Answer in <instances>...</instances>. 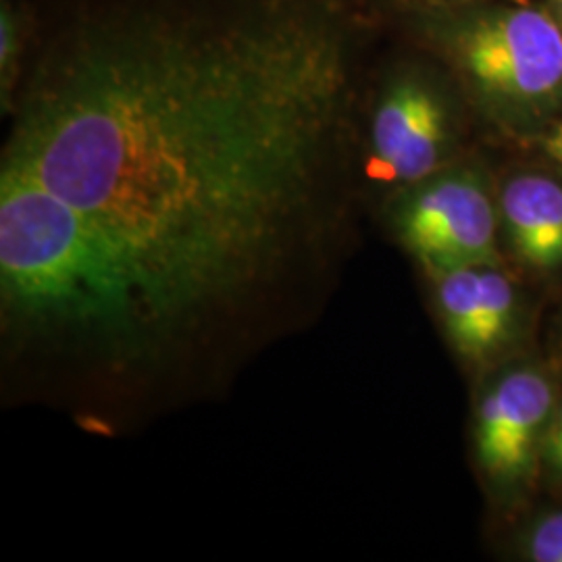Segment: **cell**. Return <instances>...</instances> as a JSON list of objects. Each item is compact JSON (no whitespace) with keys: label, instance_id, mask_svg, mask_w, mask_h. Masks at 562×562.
Listing matches in <instances>:
<instances>
[{"label":"cell","instance_id":"3957f363","mask_svg":"<svg viewBox=\"0 0 562 562\" xmlns=\"http://www.w3.org/2000/svg\"><path fill=\"white\" fill-rule=\"evenodd\" d=\"M501 211L477 171L450 169L411 186L396 211L408 252L436 278L446 271L501 262Z\"/></svg>","mask_w":562,"mask_h":562},{"label":"cell","instance_id":"4fadbf2b","mask_svg":"<svg viewBox=\"0 0 562 562\" xmlns=\"http://www.w3.org/2000/svg\"><path fill=\"white\" fill-rule=\"evenodd\" d=\"M425 2H438V4H443V2H454V0H425Z\"/></svg>","mask_w":562,"mask_h":562},{"label":"cell","instance_id":"52a82bcc","mask_svg":"<svg viewBox=\"0 0 562 562\" xmlns=\"http://www.w3.org/2000/svg\"><path fill=\"white\" fill-rule=\"evenodd\" d=\"M501 225L515 257L536 271L562 267V183L546 173H519L504 183Z\"/></svg>","mask_w":562,"mask_h":562},{"label":"cell","instance_id":"5b68a950","mask_svg":"<svg viewBox=\"0 0 562 562\" xmlns=\"http://www.w3.org/2000/svg\"><path fill=\"white\" fill-rule=\"evenodd\" d=\"M450 140L452 125L442 94L417 76H404L378 102L369 173L411 188L440 171Z\"/></svg>","mask_w":562,"mask_h":562},{"label":"cell","instance_id":"7a4b0ae2","mask_svg":"<svg viewBox=\"0 0 562 562\" xmlns=\"http://www.w3.org/2000/svg\"><path fill=\"white\" fill-rule=\"evenodd\" d=\"M464 76L508 120L540 117L562 101V27L529 7L492 9L457 32Z\"/></svg>","mask_w":562,"mask_h":562},{"label":"cell","instance_id":"9c48e42d","mask_svg":"<svg viewBox=\"0 0 562 562\" xmlns=\"http://www.w3.org/2000/svg\"><path fill=\"white\" fill-rule=\"evenodd\" d=\"M18 55H20V30L18 20L11 7L2 4V18H0V74H2V99L7 97V90L11 92L15 71H18Z\"/></svg>","mask_w":562,"mask_h":562},{"label":"cell","instance_id":"ba28073f","mask_svg":"<svg viewBox=\"0 0 562 562\" xmlns=\"http://www.w3.org/2000/svg\"><path fill=\"white\" fill-rule=\"evenodd\" d=\"M519 550L527 561L562 562V510L531 522L522 533Z\"/></svg>","mask_w":562,"mask_h":562},{"label":"cell","instance_id":"277c9868","mask_svg":"<svg viewBox=\"0 0 562 562\" xmlns=\"http://www.w3.org/2000/svg\"><path fill=\"white\" fill-rule=\"evenodd\" d=\"M557 406V385L540 367H517L490 385L477 408L475 448L492 482L519 487L531 480Z\"/></svg>","mask_w":562,"mask_h":562},{"label":"cell","instance_id":"8992f818","mask_svg":"<svg viewBox=\"0 0 562 562\" xmlns=\"http://www.w3.org/2000/svg\"><path fill=\"white\" fill-rule=\"evenodd\" d=\"M443 329L457 352L473 362L501 357L517 340L521 301L501 262L461 267L436 276Z\"/></svg>","mask_w":562,"mask_h":562},{"label":"cell","instance_id":"8fae6325","mask_svg":"<svg viewBox=\"0 0 562 562\" xmlns=\"http://www.w3.org/2000/svg\"><path fill=\"white\" fill-rule=\"evenodd\" d=\"M548 155H550V157H552L554 161L562 162V148H557V150H550Z\"/></svg>","mask_w":562,"mask_h":562},{"label":"cell","instance_id":"30bf717a","mask_svg":"<svg viewBox=\"0 0 562 562\" xmlns=\"http://www.w3.org/2000/svg\"><path fill=\"white\" fill-rule=\"evenodd\" d=\"M543 459L550 464L552 473L562 482V404L557 406L552 422L543 440Z\"/></svg>","mask_w":562,"mask_h":562},{"label":"cell","instance_id":"7c38bea8","mask_svg":"<svg viewBox=\"0 0 562 562\" xmlns=\"http://www.w3.org/2000/svg\"><path fill=\"white\" fill-rule=\"evenodd\" d=\"M554 7H557V15H559V23H561L562 27V0H554Z\"/></svg>","mask_w":562,"mask_h":562},{"label":"cell","instance_id":"6da1fadb","mask_svg":"<svg viewBox=\"0 0 562 562\" xmlns=\"http://www.w3.org/2000/svg\"><path fill=\"white\" fill-rule=\"evenodd\" d=\"M344 88L340 36L299 13L127 21L42 69L2 165L69 204L101 250L121 362L159 357L276 271Z\"/></svg>","mask_w":562,"mask_h":562}]
</instances>
